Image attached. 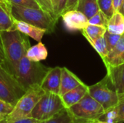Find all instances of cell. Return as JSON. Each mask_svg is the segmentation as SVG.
I'll return each mask as SVG.
<instances>
[{"mask_svg":"<svg viewBox=\"0 0 124 123\" xmlns=\"http://www.w3.org/2000/svg\"><path fill=\"white\" fill-rule=\"evenodd\" d=\"M66 108L59 94L45 92L40 99L29 117L34 118L39 121L46 120Z\"/></svg>","mask_w":124,"mask_h":123,"instance_id":"5","label":"cell"},{"mask_svg":"<svg viewBox=\"0 0 124 123\" xmlns=\"http://www.w3.org/2000/svg\"><path fill=\"white\" fill-rule=\"evenodd\" d=\"M100 9L109 19L115 12L113 0H97Z\"/></svg>","mask_w":124,"mask_h":123,"instance_id":"24","label":"cell"},{"mask_svg":"<svg viewBox=\"0 0 124 123\" xmlns=\"http://www.w3.org/2000/svg\"><path fill=\"white\" fill-rule=\"evenodd\" d=\"M0 41L5 57L4 66L15 76L20 59L31 46L28 36L17 30L0 31Z\"/></svg>","mask_w":124,"mask_h":123,"instance_id":"1","label":"cell"},{"mask_svg":"<svg viewBox=\"0 0 124 123\" xmlns=\"http://www.w3.org/2000/svg\"><path fill=\"white\" fill-rule=\"evenodd\" d=\"M87 41L95 49V51L99 54V55L102 59L108 55L109 51L108 50L104 36L96 39H87Z\"/></svg>","mask_w":124,"mask_h":123,"instance_id":"23","label":"cell"},{"mask_svg":"<svg viewBox=\"0 0 124 123\" xmlns=\"http://www.w3.org/2000/svg\"><path fill=\"white\" fill-rule=\"evenodd\" d=\"M91 123H109L108 122H105V121H102V120H94V121H90Z\"/></svg>","mask_w":124,"mask_h":123,"instance_id":"36","label":"cell"},{"mask_svg":"<svg viewBox=\"0 0 124 123\" xmlns=\"http://www.w3.org/2000/svg\"><path fill=\"white\" fill-rule=\"evenodd\" d=\"M14 106L10 103L0 99V114L8 115L13 110Z\"/></svg>","mask_w":124,"mask_h":123,"instance_id":"30","label":"cell"},{"mask_svg":"<svg viewBox=\"0 0 124 123\" xmlns=\"http://www.w3.org/2000/svg\"><path fill=\"white\" fill-rule=\"evenodd\" d=\"M15 18L11 12V5L8 3H0V31L15 30Z\"/></svg>","mask_w":124,"mask_h":123,"instance_id":"16","label":"cell"},{"mask_svg":"<svg viewBox=\"0 0 124 123\" xmlns=\"http://www.w3.org/2000/svg\"><path fill=\"white\" fill-rule=\"evenodd\" d=\"M107 30L113 34L123 35L124 33V15L120 12H115L108 19Z\"/></svg>","mask_w":124,"mask_h":123,"instance_id":"18","label":"cell"},{"mask_svg":"<svg viewBox=\"0 0 124 123\" xmlns=\"http://www.w3.org/2000/svg\"><path fill=\"white\" fill-rule=\"evenodd\" d=\"M88 123H91V122H88Z\"/></svg>","mask_w":124,"mask_h":123,"instance_id":"39","label":"cell"},{"mask_svg":"<svg viewBox=\"0 0 124 123\" xmlns=\"http://www.w3.org/2000/svg\"><path fill=\"white\" fill-rule=\"evenodd\" d=\"M50 67H46L40 62L28 59L25 54L18 64L15 77L20 86L27 91L33 85H41Z\"/></svg>","mask_w":124,"mask_h":123,"instance_id":"3","label":"cell"},{"mask_svg":"<svg viewBox=\"0 0 124 123\" xmlns=\"http://www.w3.org/2000/svg\"><path fill=\"white\" fill-rule=\"evenodd\" d=\"M102 117H105V119L107 118L104 121L109 123H124V94H119L118 104L109 112H105Z\"/></svg>","mask_w":124,"mask_h":123,"instance_id":"17","label":"cell"},{"mask_svg":"<svg viewBox=\"0 0 124 123\" xmlns=\"http://www.w3.org/2000/svg\"><path fill=\"white\" fill-rule=\"evenodd\" d=\"M14 27L15 30H19L23 34L32 38L38 42H40L44 34L46 33V31L44 29L38 28L26 22L15 19L14 22Z\"/></svg>","mask_w":124,"mask_h":123,"instance_id":"13","label":"cell"},{"mask_svg":"<svg viewBox=\"0 0 124 123\" xmlns=\"http://www.w3.org/2000/svg\"><path fill=\"white\" fill-rule=\"evenodd\" d=\"M68 109L77 120L85 122L97 120L105 113L102 105L93 99L89 92Z\"/></svg>","mask_w":124,"mask_h":123,"instance_id":"6","label":"cell"},{"mask_svg":"<svg viewBox=\"0 0 124 123\" xmlns=\"http://www.w3.org/2000/svg\"><path fill=\"white\" fill-rule=\"evenodd\" d=\"M89 92V86L84 83L81 84L78 87L69 91L62 96H61L62 100L66 108H70L73 105L78 103L84 96Z\"/></svg>","mask_w":124,"mask_h":123,"instance_id":"15","label":"cell"},{"mask_svg":"<svg viewBox=\"0 0 124 123\" xmlns=\"http://www.w3.org/2000/svg\"><path fill=\"white\" fill-rule=\"evenodd\" d=\"M124 0H113V8L115 12H118Z\"/></svg>","mask_w":124,"mask_h":123,"instance_id":"33","label":"cell"},{"mask_svg":"<svg viewBox=\"0 0 124 123\" xmlns=\"http://www.w3.org/2000/svg\"><path fill=\"white\" fill-rule=\"evenodd\" d=\"M68 0H56L55 4V17L58 20L60 17H61L62 14L64 13L66 8Z\"/></svg>","mask_w":124,"mask_h":123,"instance_id":"29","label":"cell"},{"mask_svg":"<svg viewBox=\"0 0 124 123\" xmlns=\"http://www.w3.org/2000/svg\"><path fill=\"white\" fill-rule=\"evenodd\" d=\"M25 56L27 58L33 62H41L45 60L48 56V51L45 45L41 42H38L37 44L30 46L26 51Z\"/></svg>","mask_w":124,"mask_h":123,"instance_id":"19","label":"cell"},{"mask_svg":"<svg viewBox=\"0 0 124 123\" xmlns=\"http://www.w3.org/2000/svg\"><path fill=\"white\" fill-rule=\"evenodd\" d=\"M62 67H50L44 78L40 86L45 92L60 94Z\"/></svg>","mask_w":124,"mask_h":123,"instance_id":"10","label":"cell"},{"mask_svg":"<svg viewBox=\"0 0 124 123\" xmlns=\"http://www.w3.org/2000/svg\"><path fill=\"white\" fill-rule=\"evenodd\" d=\"M0 3H7L6 0H0Z\"/></svg>","mask_w":124,"mask_h":123,"instance_id":"38","label":"cell"},{"mask_svg":"<svg viewBox=\"0 0 124 123\" xmlns=\"http://www.w3.org/2000/svg\"><path fill=\"white\" fill-rule=\"evenodd\" d=\"M44 94L45 91L41 88L40 85L31 86L17 101L14 106L13 110L6 117L4 120L9 121L20 118L29 117L32 110Z\"/></svg>","mask_w":124,"mask_h":123,"instance_id":"4","label":"cell"},{"mask_svg":"<svg viewBox=\"0 0 124 123\" xmlns=\"http://www.w3.org/2000/svg\"><path fill=\"white\" fill-rule=\"evenodd\" d=\"M25 91L8 69L0 65V99L15 106Z\"/></svg>","mask_w":124,"mask_h":123,"instance_id":"8","label":"cell"},{"mask_svg":"<svg viewBox=\"0 0 124 123\" xmlns=\"http://www.w3.org/2000/svg\"><path fill=\"white\" fill-rule=\"evenodd\" d=\"M79 0H68L67 1V4H66V8H65V11L70 10V9H73L76 8L77 3Z\"/></svg>","mask_w":124,"mask_h":123,"instance_id":"32","label":"cell"},{"mask_svg":"<svg viewBox=\"0 0 124 123\" xmlns=\"http://www.w3.org/2000/svg\"><path fill=\"white\" fill-rule=\"evenodd\" d=\"M41 121L36 120L32 117H24V118H20V119H16V120H12L9 121H6L3 120L0 123H39Z\"/></svg>","mask_w":124,"mask_h":123,"instance_id":"31","label":"cell"},{"mask_svg":"<svg viewBox=\"0 0 124 123\" xmlns=\"http://www.w3.org/2000/svg\"><path fill=\"white\" fill-rule=\"evenodd\" d=\"M88 123V122H87V123Z\"/></svg>","mask_w":124,"mask_h":123,"instance_id":"40","label":"cell"},{"mask_svg":"<svg viewBox=\"0 0 124 123\" xmlns=\"http://www.w3.org/2000/svg\"><path fill=\"white\" fill-rule=\"evenodd\" d=\"M75 9L82 12L88 19H90L100 10L97 0H79Z\"/></svg>","mask_w":124,"mask_h":123,"instance_id":"20","label":"cell"},{"mask_svg":"<svg viewBox=\"0 0 124 123\" xmlns=\"http://www.w3.org/2000/svg\"><path fill=\"white\" fill-rule=\"evenodd\" d=\"M108 19L106 15L100 9L98 12H97L94 16H92L90 19H89V24L91 25H97L106 27L108 24Z\"/></svg>","mask_w":124,"mask_h":123,"instance_id":"26","label":"cell"},{"mask_svg":"<svg viewBox=\"0 0 124 123\" xmlns=\"http://www.w3.org/2000/svg\"><path fill=\"white\" fill-rule=\"evenodd\" d=\"M121 37V35L110 33L108 30L105 32L104 35V38H105V41L108 51H110L115 47V46L118 43V41L120 40Z\"/></svg>","mask_w":124,"mask_h":123,"instance_id":"27","label":"cell"},{"mask_svg":"<svg viewBox=\"0 0 124 123\" xmlns=\"http://www.w3.org/2000/svg\"><path fill=\"white\" fill-rule=\"evenodd\" d=\"M82 83H84L74 73H73L66 67H62L60 89L59 95L61 96Z\"/></svg>","mask_w":124,"mask_h":123,"instance_id":"14","label":"cell"},{"mask_svg":"<svg viewBox=\"0 0 124 123\" xmlns=\"http://www.w3.org/2000/svg\"><path fill=\"white\" fill-rule=\"evenodd\" d=\"M10 5H17L31 8H40L36 0H6Z\"/></svg>","mask_w":124,"mask_h":123,"instance_id":"28","label":"cell"},{"mask_svg":"<svg viewBox=\"0 0 124 123\" xmlns=\"http://www.w3.org/2000/svg\"><path fill=\"white\" fill-rule=\"evenodd\" d=\"M89 94L102 105L105 112L113 109L119 101V94L112 87L107 75L101 81L89 86Z\"/></svg>","mask_w":124,"mask_h":123,"instance_id":"7","label":"cell"},{"mask_svg":"<svg viewBox=\"0 0 124 123\" xmlns=\"http://www.w3.org/2000/svg\"><path fill=\"white\" fill-rule=\"evenodd\" d=\"M11 12L15 20H22L44 29L46 33L54 32L57 20L41 8H31L11 5Z\"/></svg>","mask_w":124,"mask_h":123,"instance_id":"2","label":"cell"},{"mask_svg":"<svg viewBox=\"0 0 124 123\" xmlns=\"http://www.w3.org/2000/svg\"><path fill=\"white\" fill-rule=\"evenodd\" d=\"M106 69L112 87L118 94H124V63L115 67L108 66Z\"/></svg>","mask_w":124,"mask_h":123,"instance_id":"11","label":"cell"},{"mask_svg":"<svg viewBox=\"0 0 124 123\" xmlns=\"http://www.w3.org/2000/svg\"><path fill=\"white\" fill-rule=\"evenodd\" d=\"M6 117H7V115H2V114H0V123H1V122H2L3 120H5V118H6Z\"/></svg>","mask_w":124,"mask_h":123,"instance_id":"37","label":"cell"},{"mask_svg":"<svg viewBox=\"0 0 124 123\" xmlns=\"http://www.w3.org/2000/svg\"><path fill=\"white\" fill-rule=\"evenodd\" d=\"M39 7L52 14L57 20H58L55 17V4L56 0H36Z\"/></svg>","mask_w":124,"mask_h":123,"instance_id":"25","label":"cell"},{"mask_svg":"<svg viewBox=\"0 0 124 123\" xmlns=\"http://www.w3.org/2000/svg\"><path fill=\"white\" fill-rule=\"evenodd\" d=\"M106 31H107L106 27L89 24L84 30H81V33L87 40V39H96L100 37H103Z\"/></svg>","mask_w":124,"mask_h":123,"instance_id":"22","label":"cell"},{"mask_svg":"<svg viewBox=\"0 0 124 123\" xmlns=\"http://www.w3.org/2000/svg\"><path fill=\"white\" fill-rule=\"evenodd\" d=\"M80 121L73 116L68 108H65L52 117L39 123H77Z\"/></svg>","mask_w":124,"mask_h":123,"instance_id":"21","label":"cell"},{"mask_svg":"<svg viewBox=\"0 0 124 123\" xmlns=\"http://www.w3.org/2000/svg\"><path fill=\"white\" fill-rule=\"evenodd\" d=\"M61 17L65 28L69 31H81L89 25V19L76 9L65 11Z\"/></svg>","mask_w":124,"mask_h":123,"instance_id":"9","label":"cell"},{"mask_svg":"<svg viewBox=\"0 0 124 123\" xmlns=\"http://www.w3.org/2000/svg\"><path fill=\"white\" fill-rule=\"evenodd\" d=\"M105 67H115L124 63V33L115 47L102 59Z\"/></svg>","mask_w":124,"mask_h":123,"instance_id":"12","label":"cell"},{"mask_svg":"<svg viewBox=\"0 0 124 123\" xmlns=\"http://www.w3.org/2000/svg\"><path fill=\"white\" fill-rule=\"evenodd\" d=\"M118 12H120L121 14H123L124 15V2H123V4H122V5H121V8H120V9H119V11Z\"/></svg>","mask_w":124,"mask_h":123,"instance_id":"35","label":"cell"},{"mask_svg":"<svg viewBox=\"0 0 124 123\" xmlns=\"http://www.w3.org/2000/svg\"><path fill=\"white\" fill-rule=\"evenodd\" d=\"M0 65H5V57H4L1 41H0Z\"/></svg>","mask_w":124,"mask_h":123,"instance_id":"34","label":"cell"}]
</instances>
